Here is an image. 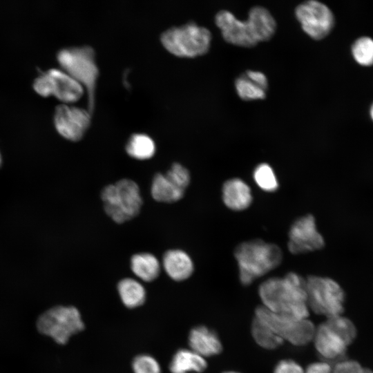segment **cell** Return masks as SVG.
<instances>
[{
  "label": "cell",
  "mask_w": 373,
  "mask_h": 373,
  "mask_svg": "<svg viewBox=\"0 0 373 373\" xmlns=\"http://www.w3.org/2000/svg\"><path fill=\"white\" fill-rule=\"evenodd\" d=\"M233 254L239 280L245 286L276 268L283 260V252L278 245L260 239L241 242Z\"/></svg>",
  "instance_id": "cell-3"
},
{
  "label": "cell",
  "mask_w": 373,
  "mask_h": 373,
  "mask_svg": "<svg viewBox=\"0 0 373 373\" xmlns=\"http://www.w3.org/2000/svg\"><path fill=\"white\" fill-rule=\"evenodd\" d=\"M132 373H163L160 361L149 353H140L131 361Z\"/></svg>",
  "instance_id": "cell-28"
},
{
  "label": "cell",
  "mask_w": 373,
  "mask_h": 373,
  "mask_svg": "<svg viewBox=\"0 0 373 373\" xmlns=\"http://www.w3.org/2000/svg\"><path fill=\"white\" fill-rule=\"evenodd\" d=\"M163 46L175 55L195 57L207 53L211 46V33L195 22L172 27L160 37Z\"/></svg>",
  "instance_id": "cell-6"
},
{
  "label": "cell",
  "mask_w": 373,
  "mask_h": 373,
  "mask_svg": "<svg viewBox=\"0 0 373 373\" xmlns=\"http://www.w3.org/2000/svg\"><path fill=\"white\" fill-rule=\"evenodd\" d=\"M38 332L51 338L59 345H66L70 339L86 328L79 309L71 305H56L46 309L36 322Z\"/></svg>",
  "instance_id": "cell-4"
},
{
  "label": "cell",
  "mask_w": 373,
  "mask_h": 373,
  "mask_svg": "<svg viewBox=\"0 0 373 373\" xmlns=\"http://www.w3.org/2000/svg\"><path fill=\"white\" fill-rule=\"evenodd\" d=\"M215 23L227 43L245 48L269 40L276 30L275 19L260 6L251 8L245 21L238 19L229 10H220L216 15Z\"/></svg>",
  "instance_id": "cell-2"
},
{
  "label": "cell",
  "mask_w": 373,
  "mask_h": 373,
  "mask_svg": "<svg viewBox=\"0 0 373 373\" xmlns=\"http://www.w3.org/2000/svg\"><path fill=\"white\" fill-rule=\"evenodd\" d=\"M208 367L205 358L188 347L178 349L167 366L169 373H203Z\"/></svg>",
  "instance_id": "cell-18"
},
{
  "label": "cell",
  "mask_w": 373,
  "mask_h": 373,
  "mask_svg": "<svg viewBox=\"0 0 373 373\" xmlns=\"http://www.w3.org/2000/svg\"><path fill=\"white\" fill-rule=\"evenodd\" d=\"M301 365L291 359H283L277 363L274 373H304Z\"/></svg>",
  "instance_id": "cell-31"
},
{
  "label": "cell",
  "mask_w": 373,
  "mask_h": 373,
  "mask_svg": "<svg viewBox=\"0 0 373 373\" xmlns=\"http://www.w3.org/2000/svg\"><path fill=\"white\" fill-rule=\"evenodd\" d=\"M262 306L269 311L296 319L309 316L305 279L291 271L283 277H271L258 287Z\"/></svg>",
  "instance_id": "cell-1"
},
{
  "label": "cell",
  "mask_w": 373,
  "mask_h": 373,
  "mask_svg": "<svg viewBox=\"0 0 373 373\" xmlns=\"http://www.w3.org/2000/svg\"><path fill=\"white\" fill-rule=\"evenodd\" d=\"M165 176L174 184L185 191L190 182L189 171L179 163H174Z\"/></svg>",
  "instance_id": "cell-29"
},
{
  "label": "cell",
  "mask_w": 373,
  "mask_h": 373,
  "mask_svg": "<svg viewBox=\"0 0 373 373\" xmlns=\"http://www.w3.org/2000/svg\"><path fill=\"white\" fill-rule=\"evenodd\" d=\"M35 90L43 97L54 95L59 100L71 103L84 93V86L64 70L52 68L41 73L34 81Z\"/></svg>",
  "instance_id": "cell-11"
},
{
  "label": "cell",
  "mask_w": 373,
  "mask_h": 373,
  "mask_svg": "<svg viewBox=\"0 0 373 373\" xmlns=\"http://www.w3.org/2000/svg\"><path fill=\"white\" fill-rule=\"evenodd\" d=\"M332 367L326 361L315 362L309 364L304 373H332Z\"/></svg>",
  "instance_id": "cell-32"
},
{
  "label": "cell",
  "mask_w": 373,
  "mask_h": 373,
  "mask_svg": "<svg viewBox=\"0 0 373 373\" xmlns=\"http://www.w3.org/2000/svg\"><path fill=\"white\" fill-rule=\"evenodd\" d=\"M307 305L314 313L327 318L343 314L345 294L334 279L319 276L305 278Z\"/></svg>",
  "instance_id": "cell-8"
},
{
  "label": "cell",
  "mask_w": 373,
  "mask_h": 373,
  "mask_svg": "<svg viewBox=\"0 0 373 373\" xmlns=\"http://www.w3.org/2000/svg\"><path fill=\"white\" fill-rule=\"evenodd\" d=\"M222 198L228 209L236 211L247 209L253 201L250 186L238 178H231L224 182Z\"/></svg>",
  "instance_id": "cell-17"
},
{
  "label": "cell",
  "mask_w": 373,
  "mask_h": 373,
  "mask_svg": "<svg viewBox=\"0 0 373 373\" xmlns=\"http://www.w3.org/2000/svg\"><path fill=\"white\" fill-rule=\"evenodd\" d=\"M131 269L137 279L146 283L155 281L161 271L159 260L149 253L133 256L131 260Z\"/></svg>",
  "instance_id": "cell-21"
},
{
  "label": "cell",
  "mask_w": 373,
  "mask_h": 373,
  "mask_svg": "<svg viewBox=\"0 0 373 373\" xmlns=\"http://www.w3.org/2000/svg\"><path fill=\"white\" fill-rule=\"evenodd\" d=\"M253 178L257 186L264 191L271 193L278 189L279 183L276 175L267 163H261L256 166Z\"/></svg>",
  "instance_id": "cell-26"
},
{
  "label": "cell",
  "mask_w": 373,
  "mask_h": 373,
  "mask_svg": "<svg viewBox=\"0 0 373 373\" xmlns=\"http://www.w3.org/2000/svg\"><path fill=\"white\" fill-rule=\"evenodd\" d=\"M368 115L370 117V120L373 123V102L370 104L369 108H368Z\"/></svg>",
  "instance_id": "cell-33"
},
{
  "label": "cell",
  "mask_w": 373,
  "mask_h": 373,
  "mask_svg": "<svg viewBox=\"0 0 373 373\" xmlns=\"http://www.w3.org/2000/svg\"><path fill=\"white\" fill-rule=\"evenodd\" d=\"M187 347L205 358L218 355L222 350L217 332L203 324L195 325L189 329Z\"/></svg>",
  "instance_id": "cell-15"
},
{
  "label": "cell",
  "mask_w": 373,
  "mask_h": 373,
  "mask_svg": "<svg viewBox=\"0 0 373 373\" xmlns=\"http://www.w3.org/2000/svg\"><path fill=\"white\" fill-rule=\"evenodd\" d=\"M184 191L162 173H157L153 178L151 192L153 199L157 202H177L183 197Z\"/></svg>",
  "instance_id": "cell-22"
},
{
  "label": "cell",
  "mask_w": 373,
  "mask_h": 373,
  "mask_svg": "<svg viewBox=\"0 0 373 373\" xmlns=\"http://www.w3.org/2000/svg\"><path fill=\"white\" fill-rule=\"evenodd\" d=\"M92 114L88 110L59 104L55 108L54 122L58 133L66 139L78 141L88 128Z\"/></svg>",
  "instance_id": "cell-13"
},
{
  "label": "cell",
  "mask_w": 373,
  "mask_h": 373,
  "mask_svg": "<svg viewBox=\"0 0 373 373\" xmlns=\"http://www.w3.org/2000/svg\"><path fill=\"white\" fill-rule=\"evenodd\" d=\"M57 60L64 70L86 89L88 110L92 114L95 109V88L99 75L94 49L89 46L65 48L59 51Z\"/></svg>",
  "instance_id": "cell-5"
},
{
  "label": "cell",
  "mask_w": 373,
  "mask_h": 373,
  "mask_svg": "<svg viewBox=\"0 0 373 373\" xmlns=\"http://www.w3.org/2000/svg\"><path fill=\"white\" fill-rule=\"evenodd\" d=\"M116 291L122 305L126 309H138L146 301L147 290L143 283L137 278H122L116 285Z\"/></svg>",
  "instance_id": "cell-20"
},
{
  "label": "cell",
  "mask_w": 373,
  "mask_h": 373,
  "mask_svg": "<svg viewBox=\"0 0 373 373\" xmlns=\"http://www.w3.org/2000/svg\"><path fill=\"white\" fill-rule=\"evenodd\" d=\"M251 332L255 342L261 347L267 350H275L285 342L269 327L254 316Z\"/></svg>",
  "instance_id": "cell-25"
},
{
  "label": "cell",
  "mask_w": 373,
  "mask_h": 373,
  "mask_svg": "<svg viewBox=\"0 0 373 373\" xmlns=\"http://www.w3.org/2000/svg\"><path fill=\"white\" fill-rule=\"evenodd\" d=\"M350 54L354 61L359 66H373V38L362 35L355 39L350 46Z\"/></svg>",
  "instance_id": "cell-24"
},
{
  "label": "cell",
  "mask_w": 373,
  "mask_h": 373,
  "mask_svg": "<svg viewBox=\"0 0 373 373\" xmlns=\"http://www.w3.org/2000/svg\"><path fill=\"white\" fill-rule=\"evenodd\" d=\"M222 373H240V372H236V371H224Z\"/></svg>",
  "instance_id": "cell-34"
},
{
  "label": "cell",
  "mask_w": 373,
  "mask_h": 373,
  "mask_svg": "<svg viewBox=\"0 0 373 373\" xmlns=\"http://www.w3.org/2000/svg\"><path fill=\"white\" fill-rule=\"evenodd\" d=\"M313 341L318 353L326 360L342 358L350 346L343 337L325 321L316 327Z\"/></svg>",
  "instance_id": "cell-14"
},
{
  "label": "cell",
  "mask_w": 373,
  "mask_h": 373,
  "mask_svg": "<svg viewBox=\"0 0 373 373\" xmlns=\"http://www.w3.org/2000/svg\"><path fill=\"white\" fill-rule=\"evenodd\" d=\"M255 317L269 327L284 341L304 346L313 341L316 327L307 318L296 319L273 313L262 305L255 309Z\"/></svg>",
  "instance_id": "cell-9"
},
{
  "label": "cell",
  "mask_w": 373,
  "mask_h": 373,
  "mask_svg": "<svg viewBox=\"0 0 373 373\" xmlns=\"http://www.w3.org/2000/svg\"><path fill=\"white\" fill-rule=\"evenodd\" d=\"M325 322L338 332L347 344H352L357 337V329L354 323L343 314L328 318Z\"/></svg>",
  "instance_id": "cell-27"
},
{
  "label": "cell",
  "mask_w": 373,
  "mask_h": 373,
  "mask_svg": "<svg viewBox=\"0 0 373 373\" xmlns=\"http://www.w3.org/2000/svg\"><path fill=\"white\" fill-rule=\"evenodd\" d=\"M1 155H0V164H1Z\"/></svg>",
  "instance_id": "cell-35"
},
{
  "label": "cell",
  "mask_w": 373,
  "mask_h": 373,
  "mask_svg": "<svg viewBox=\"0 0 373 373\" xmlns=\"http://www.w3.org/2000/svg\"><path fill=\"white\" fill-rule=\"evenodd\" d=\"M332 373H373V370L363 366L357 361L343 359L332 367Z\"/></svg>",
  "instance_id": "cell-30"
},
{
  "label": "cell",
  "mask_w": 373,
  "mask_h": 373,
  "mask_svg": "<svg viewBox=\"0 0 373 373\" xmlns=\"http://www.w3.org/2000/svg\"><path fill=\"white\" fill-rule=\"evenodd\" d=\"M234 86L237 95L242 100L264 99L268 89V79L260 71L248 70L236 79Z\"/></svg>",
  "instance_id": "cell-16"
},
{
  "label": "cell",
  "mask_w": 373,
  "mask_h": 373,
  "mask_svg": "<svg viewBox=\"0 0 373 373\" xmlns=\"http://www.w3.org/2000/svg\"><path fill=\"white\" fill-rule=\"evenodd\" d=\"M127 153L137 160H147L153 156L155 144L153 139L144 133L133 134L126 146Z\"/></svg>",
  "instance_id": "cell-23"
},
{
  "label": "cell",
  "mask_w": 373,
  "mask_h": 373,
  "mask_svg": "<svg viewBox=\"0 0 373 373\" xmlns=\"http://www.w3.org/2000/svg\"><path fill=\"white\" fill-rule=\"evenodd\" d=\"M101 198L106 213L117 223L135 218L142 205L138 185L128 179H122L105 186Z\"/></svg>",
  "instance_id": "cell-7"
},
{
  "label": "cell",
  "mask_w": 373,
  "mask_h": 373,
  "mask_svg": "<svg viewBox=\"0 0 373 373\" xmlns=\"http://www.w3.org/2000/svg\"><path fill=\"white\" fill-rule=\"evenodd\" d=\"M288 237L287 247L293 254L315 251L325 246V240L311 214L296 219L289 228Z\"/></svg>",
  "instance_id": "cell-12"
},
{
  "label": "cell",
  "mask_w": 373,
  "mask_h": 373,
  "mask_svg": "<svg viewBox=\"0 0 373 373\" xmlns=\"http://www.w3.org/2000/svg\"><path fill=\"white\" fill-rule=\"evenodd\" d=\"M294 13L303 30L314 40L325 38L335 25L332 10L319 1H304L296 6Z\"/></svg>",
  "instance_id": "cell-10"
},
{
  "label": "cell",
  "mask_w": 373,
  "mask_h": 373,
  "mask_svg": "<svg viewBox=\"0 0 373 373\" xmlns=\"http://www.w3.org/2000/svg\"><path fill=\"white\" fill-rule=\"evenodd\" d=\"M162 265L168 277L175 282L186 280L194 271L190 256L180 249L166 251L163 257Z\"/></svg>",
  "instance_id": "cell-19"
}]
</instances>
